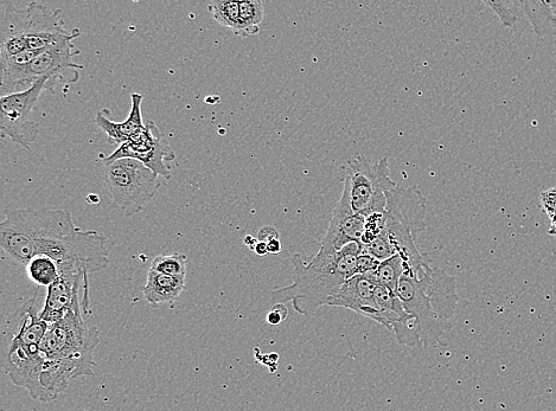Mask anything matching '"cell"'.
Listing matches in <instances>:
<instances>
[{
  "label": "cell",
  "instance_id": "obj_1",
  "mask_svg": "<svg viewBox=\"0 0 556 411\" xmlns=\"http://www.w3.org/2000/svg\"><path fill=\"white\" fill-rule=\"evenodd\" d=\"M15 215L36 255H47L59 266H73L87 275L98 273L110 262L104 235L81 230L67 210L18 209Z\"/></svg>",
  "mask_w": 556,
  "mask_h": 411
},
{
  "label": "cell",
  "instance_id": "obj_2",
  "mask_svg": "<svg viewBox=\"0 0 556 411\" xmlns=\"http://www.w3.org/2000/svg\"><path fill=\"white\" fill-rule=\"evenodd\" d=\"M363 253L362 243H350L340 252H318L311 261L300 254L293 255V284L272 291L273 305L291 301L293 308L302 316H312L319 307L328 304L345 281L356 275L357 260Z\"/></svg>",
  "mask_w": 556,
  "mask_h": 411
},
{
  "label": "cell",
  "instance_id": "obj_3",
  "mask_svg": "<svg viewBox=\"0 0 556 411\" xmlns=\"http://www.w3.org/2000/svg\"><path fill=\"white\" fill-rule=\"evenodd\" d=\"M386 224L380 239L406 263L405 275L418 278L428 263L415 244V235L426 228L427 199L423 192L412 188H395L387 194Z\"/></svg>",
  "mask_w": 556,
  "mask_h": 411
},
{
  "label": "cell",
  "instance_id": "obj_4",
  "mask_svg": "<svg viewBox=\"0 0 556 411\" xmlns=\"http://www.w3.org/2000/svg\"><path fill=\"white\" fill-rule=\"evenodd\" d=\"M83 312H69L55 324H50L41 343L44 358L73 364L83 376H92L94 351L100 343L97 327L83 319Z\"/></svg>",
  "mask_w": 556,
  "mask_h": 411
},
{
  "label": "cell",
  "instance_id": "obj_5",
  "mask_svg": "<svg viewBox=\"0 0 556 411\" xmlns=\"http://www.w3.org/2000/svg\"><path fill=\"white\" fill-rule=\"evenodd\" d=\"M99 177L110 196L112 207L126 216L140 213L155 198L162 185L155 172L134 159L101 163Z\"/></svg>",
  "mask_w": 556,
  "mask_h": 411
},
{
  "label": "cell",
  "instance_id": "obj_6",
  "mask_svg": "<svg viewBox=\"0 0 556 411\" xmlns=\"http://www.w3.org/2000/svg\"><path fill=\"white\" fill-rule=\"evenodd\" d=\"M343 173V181L349 184L351 207L355 213L364 217L385 213L388 192L398 188L391 178L388 158L372 163L366 156L357 153L344 166Z\"/></svg>",
  "mask_w": 556,
  "mask_h": 411
},
{
  "label": "cell",
  "instance_id": "obj_7",
  "mask_svg": "<svg viewBox=\"0 0 556 411\" xmlns=\"http://www.w3.org/2000/svg\"><path fill=\"white\" fill-rule=\"evenodd\" d=\"M48 79H42L28 91L0 98V134L25 150H30L38 137L40 127L29 120L40 100L48 91Z\"/></svg>",
  "mask_w": 556,
  "mask_h": 411
},
{
  "label": "cell",
  "instance_id": "obj_8",
  "mask_svg": "<svg viewBox=\"0 0 556 411\" xmlns=\"http://www.w3.org/2000/svg\"><path fill=\"white\" fill-rule=\"evenodd\" d=\"M119 159H134L164 179L171 178L170 163L176 159L174 150L159 131L156 122L148 121L143 130L120 145L110 156L99 157L98 162L108 164Z\"/></svg>",
  "mask_w": 556,
  "mask_h": 411
},
{
  "label": "cell",
  "instance_id": "obj_9",
  "mask_svg": "<svg viewBox=\"0 0 556 411\" xmlns=\"http://www.w3.org/2000/svg\"><path fill=\"white\" fill-rule=\"evenodd\" d=\"M80 29H74L72 35L65 40L43 50L36 59L29 64V74L35 83L48 79V91H54L57 86H69L80 80L81 64L73 62V57L80 54L74 41L80 37Z\"/></svg>",
  "mask_w": 556,
  "mask_h": 411
},
{
  "label": "cell",
  "instance_id": "obj_10",
  "mask_svg": "<svg viewBox=\"0 0 556 411\" xmlns=\"http://www.w3.org/2000/svg\"><path fill=\"white\" fill-rule=\"evenodd\" d=\"M396 295L406 312L417 318L424 348L442 344L443 338L452 330V324L434 312L418 280L409 275H402Z\"/></svg>",
  "mask_w": 556,
  "mask_h": 411
},
{
  "label": "cell",
  "instance_id": "obj_11",
  "mask_svg": "<svg viewBox=\"0 0 556 411\" xmlns=\"http://www.w3.org/2000/svg\"><path fill=\"white\" fill-rule=\"evenodd\" d=\"M60 276L47 288V297L40 312L46 323L55 324L69 312L89 313L80 299L81 286L88 287V275L73 266H59Z\"/></svg>",
  "mask_w": 556,
  "mask_h": 411
},
{
  "label": "cell",
  "instance_id": "obj_12",
  "mask_svg": "<svg viewBox=\"0 0 556 411\" xmlns=\"http://www.w3.org/2000/svg\"><path fill=\"white\" fill-rule=\"evenodd\" d=\"M344 182L340 201L332 211L327 234L321 242L319 252L334 254L350 243H362L367 217L355 213L350 202L349 184Z\"/></svg>",
  "mask_w": 556,
  "mask_h": 411
},
{
  "label": "cell",
  "instance_id": "obj_13",
  "mask_svg": "<svg viewBox=\"0 0 556 411\" xmlns=\"http://www.w3.org/2000/svg\"><path fill=\"white\" fill-rule=\"evenodd\" d=\"M375 301L379 310L377 323L393 332L399 344L409 348H419L423 345L417 318L406 312L396 293L379 285L376 288Z\"/></svg>",
  "mask_w": 556,
  "mask_h": 411
},
{
  "label": "cell",
  "instance_id": "obj_14",
  "mask_svg": "<svg viewBox=\"0 0 556 411\" xmlns=\"http://www.w3.org/2000/svg\"><path fill=\"white\" fill-rule=\"evenodd\" d=\"M29 50H43L72 35L67 31L60 9L31 2L27 8Z\"/></svg>",
  "mask_w": 556,
  "mask_h": 411
},
{
  "label": "cell",
  "instance_id": "obj_15",
  "mask_svg": "<svg viewBox=\"0 0 556 411\" xmlns=\"http://www.w3.org/2000/svg\"><path fill=\"white\" fill-rule=\"evenodd\" d=\"M379 286L375 276L357 274L345 281L340 290L328 301V306L343 307L362 314V316L379 321L375 292Z\"/></svg>",
  "mask_w": 556,
  "mask_h": 411
},
{
  "label": "cell",
  "instance_id": "obj_16",
  "mask_svg": "<svg viewBox=\"0 0 556 411\" xmlns=\"http://www.w3.org/2000/svg\"><path fill=\"white\" fill-rule=\"evenodd\" d=\"M438 316L449 320L456 312L459 301L457 279L443 269L428 265L425 272L415 278Z\"/></svg>",
  "mask_w": 556,
  "mask_h": 411
},
{
  "label": "cell",
  "instance_id": "obj_17",
  "mask_svg": "<svg viewBox=\"0 0 556 411\" xmlns=\"http://www.w3.org/2000/svg\"><path fill=\"white\" fill-rule=\"evenodd\" d=\"M29 50L27 9L10 2L2 3L0 18V62Z\"/></svg>",
  "mask_w": 556,
  "mask_h": 411
},
{
  "label": "cell",
  "instance_id": "obj_18",
  "mask_svg": "<svg viewBox=\"0 0 556 411\" xmlns=\"http://www.w3.org/2000/svg\"><path fill=\"white\" fill-rule=\"evenodd\" d=\"M144 96L134 93L131 95V111L125 121L115 122L110 119L111 112L104 109L95 117V125L107 134L108 143L112 145H123L129 141L134 134L145 127L142 114Z\"/></svg>",
  "mask_w": 556,
  "mask_h": 411
},
{
  "label": "cell",
  "instance_id": "obj_19",
  "mask_svg": "<svg viewBox=\"0 0 556 411\" xmlns=\"http://www.w3.org/2000/svg\"><path fill=\"white\" fill-rule=\"evenodd\" d=\"M185 287V279L174 278L150 269L143 294L152 306L172 304L181 297Z\"/></svg>",
  "mask_w": 556,
  "mask_h": 411
},
{
  "label": "cell",
  "instance_id": "obj_20",
  "mask_svg": "<svg viewBox=\"0 0 556 411\" xmlns=\"http://www.w3.org/2000/svg\"><path fill=\"white\" fill-rule=\"evenodd\" d=\"M523 14L542 38L556 41V0H523Z\"/></svg>",
  "mask_w": 556,
  "mask_h": 411
},
{
  "label": "cell",
  "instance_id": "obj_21",
  "mask_svg": "<svg viewBox=\"0 0 556 411\" xmlns=\"http://www.w3.org/2000/svg\"><path fill=\"white\" fill-rule=\"evenodd\" d=\"M29 279L40 287H49L59 279L60 268L57 262L47 255H36L25 266Z\"/></svg>",
  "mask_w": 556,
  "mask_h": 411
},
{
  "label": "cell",
  "instance_id": "obj_22",
  "mask_svg": "<svg viewBox=\"0 0 556 411\" xmlns=\"http://www.w3.org/2000/svg\"><path fill=\"white\" fill-rule=\"evenodd\" d=\"M240 5V27L236 36L241 38L254 36L260 32V24L264 21V4L259 0H244Z\"/></svg>",
  "mask_w": 556,
  "mask_h": 411
},
{
  "label": "cell",
  "instance_id": "obj_23",
  "mask_svg": "<svg viewBox=\"0 0 556 411\" xmlns=\"http://www.w3.org/2000/svg\"><path fill=\"white\" fill-rule=\"evenodd\" d=\"M208 10L215 21L234 32L240 27V5L236 0H215L209 3Z\"/></svg>",
  "mask_w": 556,
  "mask_h": 411
},
{
  "label": "cell",
  "instance_id": "obj_24",
  "mask_svg": "<svg viewBox=\"0 0 556 411\" xmlns=\"http://www.w3.org/2000/svg\"><path fill=\"white\" fill-rule=\"evenodd\" d=\"M405 268L406 263L400 255H395L393 258L381 262L375 274L377 284L396 293L401 276L405 273Z\"/></svg>",
  "mask_w": 556,
  "mask_h": 411
},
{
  "label": "cell",
  "instance_id": "obj_25",
  "mask_svg": "<svg viewBox=\"0 0 556 411\" xmlns=\"http://www.w3.org/2000/svg\"><path fill=\"white\" fill-rule=\"evenodd\" d=\"M152 271L185 279L187 276V256L184 254L158 255L151 263Z\"/></svg>",
  "mask_w": 556,
  "mask_h": 411
},
{
  "label": "cell",
  "instance_id": "obj_26",
  "mask_svg": "<svg viewBox=\"0 0 556 411\" xmlns=\"http://www.w3.org/2000/svg\"><path fill=\"white\" fill-rule=\"evenodd\" d=\"M483 4L495 12L500 18L503 27L514 28L515 24L520 21L523 14L521 2H489L483 0Z\"/></svg>",
  "mask_w": 556,
  "mask_h": 411
},
{
  "label": "cell",
  "instance_id": "obj_27",
  "mask_svg": "<svg viewBox=\"0 0 556 411\" xmlns=\"http://www.w3.org/2000/svg\"><path fill=\"white\" fill-rule=\"evenodd\" d=\"M386 217L383 213L373 214L367 217L366 229H364V235L362 237V244L368 246L382 234L383 229H385Z\"/></svg>",
  "mask_w": 556,
  "mask_h": 411
},
{
  "label": "cell",
  "instance_id": "obj_28",
  "mask_svg": "<svg viewBox=\"0 0 556 411\" xmlns=\"http://www.w3.org/2000/svg\"><path fill=\"white\" fill-rule=\"evenodd\" d=\"M380 261L373 258L372 255L362 253L359 260H357L356 275L375 276L377 268L380 266ZM376 279V278H375Z\"/></svg>",
  "mask_w": 556,
  "mask_h": 411
},
{
  "label": "cell",
  "instance_id": "obj_29",
  "mask_svg": "<svg viewBox=\"0 0 556 411\" xmlns=\"http://www.w3.org/2000/svg\"><path fill=\"white\" fill-rule=\"evenodd\" d=\"M289 317V310L285 304L273 305L270 312L267 313V323L272 326H277L283 323Z\"/></svg>",
  "mask_w": 556,
  "mask_h": 411
},
{
  "label": "cell",
  "instance_id": "obj_30",
  "mask_svg": "<svg viewBox=\"0 0 556 411\" xmlns=\"http://www.w3.org/2000/svg\"><path fill=\"white\" fill-rule=\"evenodd\" d=\"M542 205L545 208L546 213L549 217H553L556 214V189L546 191L542 194Z\"/></svg>",
  "mask_w": 556,
  "mask_h": 411
},
{
  "label": "cell",
  "instance_id": "obj_31",
  "mask_svg": "<svg viewBox=\"0 0 556 411\" xmlns=\"http://www.w3.org/2000/svg\"><path fill=\"white\" fill-rule=\"evenodd\" d=\"M279 231L271 226L261 228L258 233V241L261 242H270L272 240L279 239Z\"/></svg>",
  "mask_w": 556,
  "mask_h": 411
},
{
  "label": "cell",
  "instance_id": "obj_32",
  "mask_svg": "<svg viewBox=\"0 0 556 411\" xmlns=\"http://www.w3.org/2000/svg\"><path fill=\"white\" fill-rule=\"evenodd\" d=\"M268 254L278 255L281 252L280 239L272 240L267 243Z\"/></svg>",
  "mask_w": 556,
  "mask_h": 411
},
{
  "label": "cell",
  "instance_id": "obj_33",
  "mask_svg": "<svg viewBox=\"0 0 556 411\" xmlns=\"http://www.w3.org/2000/svg\"><path fill=\"white\" fill-rule=\"evenodd\" d=\"M253 252L260 256V258H264L268 254L267 243L258 241L257 246H255Z\"/></svg>",
  "mask_w": 556,
  "mask_h": 411
},
{
  "label": "cell",
  "instance_id": "obj_34",
  "mask_svg": "<svg viewBox=\"0 0 556 411\" xmlns=\"http://www.w3.org/2000/svg\"><path fill=\"white\" fill-rule=\"evenodd\" d=\"M244 243L249 249L254 250L255 246H257L258 239H255V237L248 235L245 237Z\"/></svg>",
  "mask_w": 556,
  "mask_h": 411
},
{
  "label": "cell",
  "instance_id": "obj_35",
  "mask_svg": "<svg viewBox=\"0 0 556 411\" xmlns=\"http://www.w3.org/2000/svg\"><path fill=\"white\" fill-rule=\"evenodd\" d=\"M549 234L556 235V214L552 217V228L549 230Z\"/></svg>",
  "mask_w": 556,
  "mask_h": 411
}]
</instances>
